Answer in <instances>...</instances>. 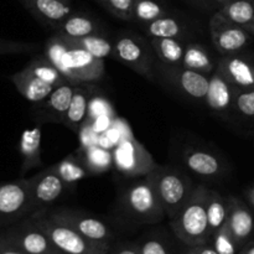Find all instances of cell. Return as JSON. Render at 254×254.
I'll return each instance as SVG.
<instances>
[{"label": "cell", "mask_w": 254, "mask_h": 254, "mask_svg": "<svg viewBox=\"0 0 254 254\" xmlns=\"http://www.w3.org/2000/svg\"><path fill=\"white\" fill-rule=\"evenodd\" d=\"M227 206L228 216L226 225L241 250V247L250 241L254 231V216L251 208L237 196H228Z\"/></svg>", "instance_id": "cell-17"}, {"label": "cell", "mask_w": 254, "mask_h": 254, "mask_svg": "<svg viewBox=\"0 0 254 254\" xmlns=\"http://www.w3.org/2000/svg\"><path fill=\"white\" fill-rule=\"evenodd\" d=\"M74 86L76 84L69 82L61 84L56 87L44 101L34 104L32 114L37 124H62L73 96Z\"/></svg>", "instance_id": "cell-14"}, {"label": "cell", "mask_w": 254, "mask_h": 254, "mask_svg": "<svg viewBox=\"0 0 254 254\" xmlns=\"http://www.w3.org/2000/svg\"><path fill=\"white\" fill-rule=\"evenodd\" d=\"M0 254H25L24 252L15 247L14 245L5 240L2 236H0Z\"/></svg>", "instance_id": "cell-41"}, {"label": "cell", "mask_w": 254, "mask_h": 254, "mask_svg": "<svg viewBox=\"0 0 254 254\" xmlns=\"http://www.w3.org/2000/svg\"><path fill=\"white\" fill-rule=\"evenodd\" d=\"M10 81L12 82L16 91L26 101L31 102L34 104L44 101L56 88V87L46 83L42 79H40L39 77L35 76L34 73H31L26 67H24L22 69L11 74L10 76Z\"/></svg>", "instance_id": "cell-21"}, {"label": "cell", "mask_w": 254, "mask_h": 254, "mask_svg": "<svg viewBox=\"0 0 254 254\" xmlns=\"http://www.w3.org/2000/svg\"><path fill=\"white\" fill-rule=\"evenodd\" d=\"M145 34L150 39L154 37H179L184 39L186 26L179 17L166 14L149 24L144 25Z\"/></svg>", "instance_id": "cell-29"}, {"label": "cell", "mask_w": 254, "mask_h": 254, "mask_svg": "<svg viewBox=\"0 0 254 254\" xmlns=\"http://www.w3.org/2000/svg\"><path fill=\"white\" fill-rule=\"evenodd\" d=\"M98 87L96 83H79L74 86L73 96L69 103L68 111L64 116L61 126L66 127L69 130L78 133L88 118L89 104L92 98L97 94Z\"/></svg>", "instance_id": "cell-19"}, {"label": "cell", "mask_w": 254, "mask_h": 254, "mask_svg": "<svg viewBox=\"0 0 254 254\" xmlns=\"http://www.w3.org/2000/svg\"><path fill=\"white\" fill-rule=\"evenodd\" d=\"M103 32V27L91 15L84 12H72L61 26L56 30V34L67 39H81L93 34Z\"/></svg>", "instance_id": "cell-23"}, {"label": "cell", "mask_w": 254, "mask_h": 254, "mask_svg": "<svg viewBox=\"0 0 254 254\" xmlns=\"http://www.w3.org/2000/svg\"><path fill=\"white\" fill-rule=\"evenodd\" d=\"M228 206L227 198L223 197L220 192L216 190H211L207 197V218L208 226H210L211 237L217 230L227 222Z\"/></svg>", "instance_id": "cell-31"}, {"label": "cell", "mask_w": 254, "mask_h": 254, "mask_svg": "<svg viewBox=\"0 0 254 254\" xmlns=\"http://www.w3.org/2000/svg\"><path fill=\"white\" fill-rule=\"evenodd\" d=\"M51 240L62 254H108L104 248L77 232L66 223L59 222L47 215L46 210L29 216Z\"/></svg>", "instance_id": "cell-6"}, {"label": "cell", "mask_w": 254, "mask_h": 254, "mask_svg": "<svg viewBox=\"0 0 254 254\" xmlns=\"http://www.w3.org/2000/svg\"><path fill=\"white\" fill-rule=\"evenodd\" d=\"M121 208L127 217L138 223H158L166 216L149 175L130 184L123 191Z\"/></svg>", "instance_id": "cell-3"}, {"label": "cell", "mask_w": 254, "mask_h": 254, "mask_svg": "<svg viewBox=\"0 0 254 254\" xmlns=\"http://www.w3.org/2000/svg\"><path fill=\"white\" fill-rule=\"evenodd\" d=\"M64 1H67V2H71V0H64Z\"/></svg>", "instance_id": "cell-46"}, {"label": "cell", "mask_w": 254, "mask_h": 254, "mask_svg": "<svg viewBox=\"0 0 254 254\" xmlns=\"http://www.w3.org/2000/svg\"><path fill=\"white\" fill-rule=\"evenodd\" d=\"M190 2H192V4H196V5H202V6H206V4H207L208 0H189Z\"/></svg>", "instance_id": "cell-44"}, {"label": "cell", "mask_w": 254, "mask_h": 254, "mask_svg": "<svg viewBox=\"0 0 254 254\" xmlns=\"http://www.w3.org/2000/svg\"><path fill=\"white\" fill-rule=\"evenodd\" d=\"M136 246L140 254H171L165 243L155 237L145 238L143 242Z\"/></svg>", "instance_id": "cell-38"}, {"label": "cell", "mask_w": 254, "mask_h": 254, "mask_svg": "<svg viewBox=\"0 0 254 254\" xmlns=\"http://www.w3.org/2000/svg\"><path fill=\"white\" fill-rule=\"evenodd\" d=\"M149 176L165 215L171 220L191 197L195 185L185 173L169 165H158Z\"/></svg>", "instance_id": "cell-4"}, {"label": "cell", "mask_w": 254, "mask_h": 254, "mask_svg": "<svg viewBox=\"0 0 254 254\" xmlns=\"http://www.w3.org/2000/svg\"><path fill=\"white\" fill-rule=\"evenodd\" d=\"M218 10L230 21L254 36V0H231Z\"/></svg>", "instance_id": "cell-25"}, {"label": "cell", "mask_w": 254, "mask_h": 254, "mask_svg": "<svg viewBox=\"0 0 254 254\" xmlns=\"http://www.w3.org/2000/svg\"><path fill=\"white\" fill-rule=\"evenodd\" d=\"M31 213L29 178L0 184V223L29 217Z\"/></svg>", "instance_id": "cell-10"}, {"label": "cell", "mask_w": 254, "mask_h": 254, "mask_svg": "<svg viewBox=\"0 0 254 254\" xmlns=\"http://www.w3.org/2000/svg\"><path fill=\"white\" fill-rule=\"evenodd\" d=\"M238 91L240 89L237 87L233 86L220 71L215 69V72L210 74L207 93L203 102L211 111L227 113L233 109V103Z\"/></svg>", "instance_id": "cell-20"}, {"label": "cell", "mask_w": 254, "mask_h": 254, "mask_svg": "<svg viewBox=\"0 0 254 254\" xmlns=\"http://www.w3.org/2000/svg\"><path fill=\"white\" fill-rule=\"evenodd\" d=\"M208 27L213 46L221 56L242 52L252 44L254 39L253 35L230 21L221 14L220 10L211 16Z\"/></svg>", "instance_id": "cell-8"}, {"label": "cell", "mask_w": 254, "mask_h": 254, "mask_svg": "<svg viewBox=\"0 0 254 254\" xmlns=\"http://www.w3.org/2000/svg\"><path fill=\"white\" fill-rule=\"evenodd\" d=\"M181 159L185 168L197 178L213 180L222 178L227 170L226 163L220 156L201 146H186Z\"/></svg>", "instance_id": "cell-15"}, {"label": "cell", "mask_w": 254, "mask_h": 254, "mask_svg": "<svg viewBox=\"0 0 254 254\" xmlns=\"http://www.w3.org/2000/svg\"><path fill=\"white\" fill-rule=\"evenodd\" d=\"M52 168H54L55 173L60 176V179L68 188L92 176L89 171L87 170L86 166H84L81 156L76 155V154H69L66 158L62 159L61 161L54 164Z\"/></svg>", "instance_id": "cell-28"}, {"label": "cell", "mask_w": 254, "mask_h": 254, "mask_svg": "<svg viewBox=\"0 0 254 254\" xmlns=\"http://www.w3.org/2000/svg\"><path fill=\"white\" fill-rule=\"evenodd\" d=\"M46 212L51 218L59 221V222L66 223L92 242L111 250L113 233H112L111 228L99 218L82 212V211L69 210V208H60V210L51 211V212L46 210Z\"/></svg>", "instance_id": "cell-9"}, {"label": "cell", "mask_w": 254, "mask_h": 254, "mask_svg": "<svg viewBox=\"0 0 254 254\" xmlns=\"http://www.w3.org/2000/svg\"><path fill=\"white\" fill-rule=\"evenodd\" d=\"M111 57L144 78L154 79L158 60L150 40L141 35L131 31H123L117 35Z\"/></svg>", "instance_id": "cell-5"}, {"label": "cell", "mask_w": 254, "mask_h": 254, "mask_svg": "<svg viewBox=\"0 0 254 254\" xmlns=\"http://www.w3.org/2000/svg\"><path fill=\"white\" fill-rule=\"evenodd\" d=\"M36 44L24 41H14V40L1 39L0 37V55H16L30 54L37 50Z\"/></svg>", "instance_id": "cell-37"}, {"label": "cell", "mask_w": 254, "mask_h": 254, "mask_svg": "<svg viewBox=\"0 0 254 254\" xmlns=\"http://www.w3.org/2000/svg\"><path fill=\"white\" fill-rule=\"evenodd\" d=\"M24 67H26L31 73L39 77L40 79L54 87H59L68 82L64 78V74L47 60V57L44 54L32 57Z\"/></svg>", "instance_id": "cell-30"}, {"label": "cell", "mask_w": 254, "mask_h": 254, "mask_svg": "<svg viewBox=\"0 0 254 254\" xmlns=\"http://www.w3.org/2000/svg\"><path fill=\"white\" fill-rule=\"evenodd\" d=\"M220 71L238 89H254V56L245 52L221 56L216 64Z\"/></svg>", "instance_id": "cell-16"}, {"label": "cell", "mask_w": 254, "mask_h": 254, "mask_svg": "<svg viewBox=\"0 0 254 254\" xmlns=\"http://www.w3.org/2000/svg\"><path fill=\"white\" fill-rule=\"evenodd\" d=\"M246 196H247V200L248 202H250L251 207L254 210V186H252V188H250L246 191Z\"/></svg>", "instance_id": "cell-43"}, {"label": "cell", "mask_w": 254, "mask_h": 254, "mask_svg": "<svg viewBox=\"0 0 254 254\" xmlns=\"http://www.w3.org/2000/svg\"><path fill=\"white\" fill-rule=\"evenodd\" d=\"M184 67L203 74H212L216 69V64L210 51L200 42H189L185 46L183 57Z\"/></svg>", "instance_id": "cell-24"}, {"label": "cell", "mask_w": 254, "mask_h": 254, "mask_svg": "<svg viewBox=\"0 0 254 254\" xmlns=\"http://www.w3.org/2000/svg\"><path fill=\"white\" fill-rule=\"evenodd\" d=\"M44 55L72 84L97 83L106 73L104 60L92 56L56 32L45 42Z\"/></svg>", "instance_id": "cell-1"}, {"label": "cell", "mask_w": 254, "mask_h": 254, "mask_svg": "<svg viewBox=\"0 0 254 254\" xmlns=\"http://www.w3.org/2000/svg\"><path fill=\"white\" fill-rule=\"evenodd\" d=\"M74 45H77L81 49L86 50L87 52L92 55V56L97 57L99 60H104L107 57L112 56L113 52V45L114 40L109 39L107 35L103 32L99 34L89 35V36L81 37V39H69Z\"/></svg>", "instance_id": "cell-32"}, {"label": "cell", "mask_w": 254, "mask_h": 254, "mask_svg": "<svg viewBox=\"0 0 254 254\" xmlns=\"http://www.w3.org/2000/svg\"><path fill=\"white\" fill-rule=\"evenodd\" d=\"M166 14L168 10L159 0H134L133 21L145 25Z\"/></svg>", "instance_id": "cell-33"}, {"label": "cell", "mask_w": 254, "mask_h": 254, "mask_svg": "<svg viewBox=\"0 0 254 254\" xmlns=\"http://www.w3.org/2000/svg\"><path fill=\"white\" fill-rule=\"evenodd\" d=\"M155 71L170 86L178 89L184 96L190 97L195 101H203L207 93L210 76L192 71L183 64H164L156 62Z\"/></svg>", "instance_id": "cell-11"}, {"label": "cell", "mask_w": 254, "mask_h": 254, "mask_svg": "<svg viewBox=\"0 0 254 254\" xmlns=\"http://www.w3.org/2000/svg\"><path fill=\"white\" fill-rule=\"evenodd\" d=\"M208 1H212V2H215V4L220 5V7H221V6H222V5L227 4L228 1H231V0H208Z\"/></svg>", "instance_id": "cell-45"}, {"label": "cell", "mask_w": 254, "mask_h": 254, "mask_svg": "<svg viewBox=\"0 0 254 254\" xmlns=\"http://www.w3.org/2000/svg\"><path fill=\"white\" fill-rule=\"evenodd\" d=\"M20 1H22V0H20Z\"/></svg>", "instance_id": "cell-47"}, {"label": "cell", "mask_w": 254, "mask_h": 254, "mask_svg": "<svg viewBox=\"0 0 254 254\" xmlns=\"http://www.w3.org/2000/svg\"><path fill=\"white\" fill-rule=\"evenodd\" d=\"M211 238L213 240L212 247L220 254H236L240 250L235 238L231 235L227 225L222 226L220 230L216 231Z\"/></svg>", "instance_id": "cell-35"}, {"label": "cell", "mask_w": 254, "mask_h": 254, "mask_svg": "<svg viewBox=\"0 0 254 254\" xmlns=\"http://www.w3.org/2000/svg\"><path fill=\"white\" fill-rule=\"evenodd\" d=\"M78 155L81 156L84 166L91 175L108 173L111 169H113V153L112 150L103 148L98 144L89 146V148L81 149Z\"/></svg>", "instance_id": "cell-27"}, {"label": "cell", "mask_w": 254, "mask_h": 254, "mask_svg": "<svg viewBox=\"0 0 254 254\" xmlns=\"http://www.w3.org/2000/svg\"><path fill=\"white\" fill-rule=\"evenodd\" d=\"M114 17L124 21H133L134 0H97Z\"/></svg>", "instance_id": "cell-34"}, {"label": "cell", "mask_w": 254, "mask_h": 254, "mask_svg": "<svg viewBox=\"0 0 254 254\" xmlns=\"http://www.w3.org/2000/svg\"><path fill=\"white\" fill-rule=\"evenodd\" d=\"M184 254H220L212 246H208V243L200 246H193V247H189Z\"/></svg>", "instance_id": "cell-39"}, {"label": "cell", "mask_w": 254, "mask_h": 254, "mask_svg": "<svg viewBox=\"0 0 254 254\" xmlns=\"http://www.w3.org/2000/svg\"><path fill=\"white\" fill-rule=\"evenodd\" d=\"M112 153L113 169L126 178H144L158 166L148 149L136 140L134 135L119 141Z\"/></svg>", "instance_id": "cell-7"}, {"label": "cell", "mask_w": 254, "mask_h": 254, "mask_svg": "<svg viewBox=\"0 0 254 254\" xmlns=\"http://www.w3.org/2000/svg\"><path fill=\"white\" fill-rule=\"evenodd\" d=\"M29 184L31 193V215L47 210V207L60 200L68 189L55 173L52 165L29 178Z\"/></svg>", "instance_id": "cell-12"}, {"label": "cell", "mask_w": 254, "mask_h": 254, "mask_svg": "<svg viewBox=\"0 0 254 254\" xmlns=\"http://www.w3.org/2000/svg\"><path fill=\"white\" fill-rule=\"evenodd\" d=\"M150 44L156 60L164 64H181L186 44L179 37H154Z\"/></svg>", "instance_id": "cell-26"}, {"label": "cell", "mask_w": 254, "mask_h": 254, "mask_svg": "<svg viewBox=\"0 0 254 254\" xmlns=\"http://www.w3.org/2000/svg\"><path fill=\"white\" fill-rule=\"evenodd\" d=\"M208 192L207 186H195L185 206L170 220L173 232L188 247L205 245L211 238L207 218Z\"/></svg>", "instance_id": "cell-2"}, {"label": "cell", "mask_w": 254, "mask_h": 254, "mask_svg": "<svg viewBox=\"0 0 254 254\" xmlns=\"http://www.w3.org/2000/svg\"><path fill=\"white\" fill-rule=\"evenodd\" d=\"M112 254H140L139 248L136 245L133 243H122L114 248L113 253Z\"/></svg>", "instance_id": "cell-40"}, {"label": "cell", "mask_w": 254, "mask_h": 254, "mask_svg": "<svg viewBox=\"0 0 254 254\" xmlns=\"http://www.w3.org/2000/svg\"><path fill=\"white\" fill-rule=\"evenodd\" d=\"M41 128L40 124L31 129H25L19 140V151L21 156V176L32 169L42 166L41 156Z\"/></svg>", "instance_id": "cell-22"}, {"label": "cell", "mask_w": 254, "mask_h": 254, "mask_svg": "<svg viewBox=\"0 0 254 254\" xmlns=\"http://www.w3.org/2000/svg\"><path fill=\"white\" fill-rule=\"evenodd\" d=\"M238 254H254V242L248 241L243 247H241L240 253Z\"/></svg>", "instance_id": "cell-42"}, {"label": "cell", "mask_w": 254, "mask_h": 254, "mask_svg": "<svg viewBox=\"0 0 254 254\" xmlns=\"http://www.w3.org/2000/svg\"><path fill=\"white\" fill-rule=\"evenodd\" d=\"M21 4L40 24L55 31L73 12L71 2L64 0H22Z\"/></svg>", "instance_id": "cell-18"}, {"label": "cell", "mask_w": 254, "mask_h": 254, "mask_svg": "<svg viewBox=\"0 0 254 254\" xmlns=\"http://www.w3.org/2000/svg\"><path fill=\"white\" fill-rule=\"evenodd\" d=\"M232 111L245 118H254V89H240Z\"/></svg>", "instance_id": "cell-36"}, {"label": "cell", "mask_w": 254, "mask_h": 254, "mask_svg": "<svg viewBox=\"0 0 254 254\" xmlns=\"http://www.w3.org/2000/svg\"><path fill=\"white\" fill-rule=\"evenodd\" d=\"M2 237L25 254H62L30 217L7 231Z\"/></svg>", "instance_id": "cell-13"}]
</instances>
